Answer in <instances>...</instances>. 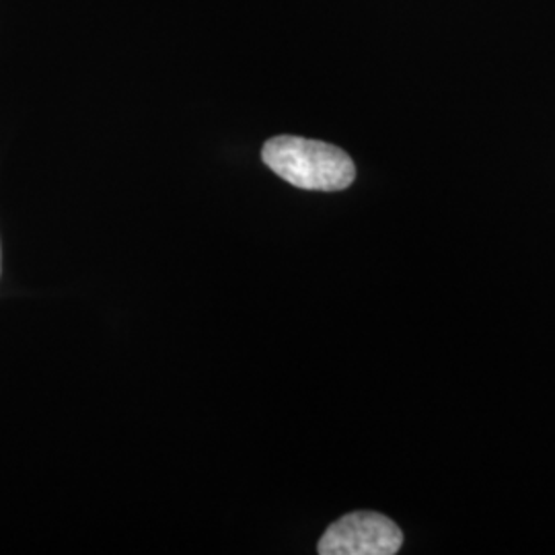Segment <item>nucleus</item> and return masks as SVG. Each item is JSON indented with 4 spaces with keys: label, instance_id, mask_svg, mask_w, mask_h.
<instances>
[{
    "label": "nucleus",
    "instance_id": "nucleus-1",
    "mask_svg": "<svg viewBox=\"0 0 555 555\" xmlns=\"http://www.w3.org/2000/svg\"><path fill=\"white\" fill-rule=\"evenodd\" d=\"M263 163L300 190L339 192L357 178L354 160L341 149L319 140L300 137H276L263 144Z\"/></svg>",
    "mask_w": 555,
    "mask_h": 555
},
{
    "label": "nucleus",
    "instance_id": "nucleus-2",
    "mask_svg": "<svg viewBox=\"0 0 555 555\" xmlns=\"http://www.w3.org/2000/svg\"><path fill=\"white\" fill-rule=\"evenodd\" d=\"M403 533L391 518L378 513H350L319 539L321 555H396Z\"/></svg>",
    "mask_w": 555,
    "mask_h": 555
}]
</instances>
